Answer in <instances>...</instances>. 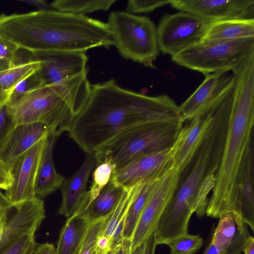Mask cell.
Returning a JSON list of instances; mask_svg holds the SVG:
<instances>
[{"mask_svg":"<svg viewBox=\"0 0 254 254\" xmlns=\"http://www.w3.org/2000/svg\"><path fill=\"white\" fill-rule=\"evenodd\" d=\"M70 90L64 83L42 86L7 105L15 126L41 123L51 134L67 131L74 115L69 106Z\"/></svg>","mask_w":254,"mask_h":254,"instance_id":"6","label":"cell"},{"mask_svg":"<svg viewBox=\"0 0 254 254\" xmlns=\"http://www.w3.org/2000/svg\"><path fill=\"white\" fill-rule=\"evenodd\" d=\"M244 254H254V238L250 235L248 238L243 249Z\"/></svg>","mask_w":254,"mask_h":254,"instance_id":"43","label":"cell"},{"mask_svg":"<svg viewBox=\"0 0 254 254\" xmlns=\"http://www.w3.org/2000/svg\"><path fill=\"white\" fill-rule=\"evenodd\" d=\"M169 4L210 22L254 18V0H170Z\"/></svg>","mask_w":254,"mask_h":254,"instance_id":"14","label":"cell"},{"mask_svg":"<svg viewBox=\"0 0 254 254\" xmlns=\"http://www.w3.org/2000/svg\"><path fill=\"white\" fill-rule=\"evenodd\" d=\"M14 44L0 36V71L9 68L18 63V51Z\"/></svg>","mask_w":254,"mask_h":254,"instance_id":"32","label":"cell"},{"mask_svg":"<svg viewBox=\"0 0 254 254\" xmlns=\"http://www.w3.org/2000/svg\"><path fill=\"white\" fill-rule=\"evenodd\" d=\"M183 125L179 119L143 123L124 130L94 153L97 165L108 162L114 172L143 156L170 148Z\"/></svg>","mask_w":254,"mask_h":254,"instance_id":"5","label":"cell"},{"mask_svg":"<svg viewBox=\"0 0 254 254\" xmlns=\"http://www.w3.org/2000/svg\"><path fill=\"white\" fill-rule=\"evenodd\" d=\"M42 64V60L34 59L20 62L9 68L0 71V107L6 105L16 85L38 71Z\"/></svg>","mask_w":254,"mask_h":254,"instance_id":"26","label":"cell"},{"mask_svg":"<svg viewBox=\"0 0 254 254\" xmlns=\"http://www.w3.org/2000/svg\"><path fill=\"white\" fill-rule=\"evenodd\" d=\"M203 254H224L219 249L215 247L210 243L205 249Z\"/></svg>","mask_w":254,"mask_h":254,"instance_id":"44","label":"cell"},{"mask_svg":"<svg viewBox=\"0 0 254 254\" xmlns=\"http://www.w3.org/2000/svg\"><path fill=\"white\" fill-rule=\"evenodd\" d=\"M90 222L81 213L67 218L60 233L56 254H77Z\"/></svg>","mask_w":254,"mask_h":254,"instance_id":"24","label":"cell"},{"mask_svg":"<svg viewBox=\"0 0 254 254\" xmlns=\"http://www.w3.org/2000/svg\"><path fill=\"white\" fill-rule=\"evenodd\" d=\"M170 0H130L126 12L129 13L150 12L155 9L169 4Z\"/></svg>","mask_w":254,"mask_h":254,"instance_id":"34","label":"cell"},{"mask_svg":"<svg viewBox=\"0 0 254 254\" xmlns=\"http://www.w3.org/2000/svg\"><path fill=\"white\" fill-rule=\"evenodd\" d=\"M116 47L127 60L155 68L159 54L156 27L148 17L126 11H113L108 22Z\"/></svg>","mask_w":254,"mask_h":254,"instance_id":"7","label":"cell"},{"mask_svg":"<svg viewBox=\"0 0 254 254\" xmlns=\"http://www.w3.org/2000/svg\"><path fill=\"white\" fill-rule=\"evenodd\" d=\"M8 204L4 198L0 197V221L5 213Z\"/></svg>","mask_w":254,"mask_h":254,"instance_id":"45","label":"cell"},{"mask_svg":"<svg viewBox=\"0 0 254 254\" xmlns=\"http://www.w3.org/2000/svg\"><path fill=\"white\" fill-rule=\"evenodd\" d=\"M51 134L41 123L16 126L0 151V159L10 168L15 161L42 138Z\"/></svg>","mask_w":254,"mask_h":254,"instance_id":"20","label":"cell"},{"mask_svg":"<svg viewBox=\"0 0 254 254\" xmlns=\"http://www.w3.org/2000/svg\"><path fill=\"white\" fill-rule=\"evenodd\" d=\"M235 76L231 70L210 73L194 92L179 106L183 123L210 110L221 103L232 90Z\"/></svg>","mask_w":254,"mask_h":254,"instance_id":"12","label":"cell"},{"mask_svg":"<svg viewBox=\"0 0 254 254\" xmlns=\"http://www.w3.org/2000/svg\"><path fill=\"white\" fill-rule=\"evenodd\" d=\"M15 127L7 105L0 107V151Z\"/></svg>","mask_w":254,"mask_h":254,"instance_id":"36","label":"cell"},{"mask_svg":"<svg viewBox=\"0 0 254 254\" xmlns=\"http://www.w3.org/2000/svg\"><path fill=\"white\" fill-rule=\"evenodd\" d=\"M210 243L224 254H240L250 236L247 225L233 213L221 215Z\"/></svg>","mask_w":254,"mask_h":254,"instance_id":"21","label":"cell"},{"mask_svg":"<svg viewBox=\"0 0 254 254\" xmlns=\"http://www.w3.org/2000/svg\"><path fill=\"white\" fill-rule=\"evenodd\" d=\"M36 246L35 234H28L15 242L0 254H33Z\"/></svg>","mask_w":254,"mask_h":254,"instance_id":"35","label":"cell"},{"mask_svg":"<svg viewBox=\"0 0 254 254\" xmlns=\"http://www.w3.org/2000/svg\"><path fill=\"white\" fill-rule=\"evenodd\" d=\"M218 106L210 110L198 114L183 123L178 135L171 147L174 167L180 172L190 161L197 149Z\"/></svg>","mask_w":254,"mask_h":254,"instance_id":"17","label":"cell"},{"mask_svg":"<svg viewBox=\"0 0 254 254\" xmlns=\"http://www.w3.org/2000/svg\"><path fill=\"white\" fill-rule=\"evenodd\" d=\"M231 103L229 96L216 108L199 146L180 172L173 197L155 231L160 244L167 245L188 234L192 213L199 218L205 213L207 197L214 188L222 156Z\"/></svg>","mask_w":254,"mask_h":254,"instance_id":"2","label":"cell"},{"mask_svg":"<svg viewBox=\"0 0 254 254\" xmlns=\"http://www.w3.org/2000/svg\"><path fill=\"white\" fill-rule=\"evenodd\" d=\"M33 254H56V248L49 243L40 244L36 247Z\"/></svg>","mask_w":254,"mask_h":254,"instance_id":"41","label":"cell"},{"mask_svg":"<svg viewBox=\"0 0 254 254\" xmlns=\"http://www.w3.org/2000/svg\"><path fill=\"white\" fill-rule=\"evenodd\" d=\"M42 86V80L37 71L16 85L11 93L6 105L12 104L25 93Z\"/></svg>","mask_w":254,"mask_h":254,"instance_id":"33","label":"cell"},{"mask_svg":"<svg viewBox=\"0 0 254 254\" xmlns=\"http://www.w3.org/2000/svg\"><path fill=\"white\" fill-rule=\"evenodd\" d=\"M96 166L95 153H86L79 169L71 177L65 179L60 188L62 199L58 209L59 214L67 218L84 210L87 182Z\"/></svg>","mask_w":254,"mask_h":254,"instance_id":"19","label":"cell"},{"mask_svg":"<svg viewBox=\"0 0 254 254\" xmlns=\"http://www.w3.org/2000/svg\"><path fill=\"white\" fill-rule=\"evenodd\" d=\"M131 240L123 239L112 250L110 254H130Z\"/></svg>","mask_w":254,"mask_h":254,"instance_id":"40","label":"cell"},{"mask_svg":"<svg viewBox=\"0 0 254 254\" xmlns=\"http://www.w3.org/2000/svg\"><path fill=\"white\" fill-rule=\"evenodd\" d=\"M111 243L109 238L100 235L96 241L94 254H110Z\"/></svg>","mask_w":254,"mask_h":254,"instance_id":"39","label":"cell"},{"mask_svg":"<svg viewBox=\"0 0 254 254\" xmlns=\"http://www.w3.org/2000/svg\"><path fill=\"white\" fill-rule=\"evenodd\" d=\"M109 215L91 221L77 254H94L96 241Z\"/></svg>","mask_w":254,"mask_h":254,"instance_id":"31","label":"cell"},{"mask_svg":"<svg viewBox=\"0 0 254 254\" xmlns=\"http://www.w3.org/2000/svg\"><path fill=\"white\" fill-rule=\"evenodd\" d=\"M210 23L181 11L163 15L156 28L159 51L171 57L175 55L201 41Z\"/></svg>","mask_w":254,"mask_h":254,"instance_id":"9","label":"cell"},{"mask_svg":"<svg viewBox=\"0 0 254 254\" xmlns=\"http://www.w3.org/2000/svg\"><path fill=\"white\" fill-rule=\"evenodd\" d=\"M0 36L30 52L34 59L50 52H85L114 45L107 23L54 9L2 13Z\"/></svg>","mask_w":254,"mask_h":254,"instance_id":"3","label":"cell"},{"mask_svg":"<svg viewBox=\"0 0 254 254\" xmlns=\"http://www.w3.org/2000/svg\"><path fill=\"white\" fill-rule=\"evenodd\" d=\"M37 59L43 61L42 65L38 70L43 86L59 84L87 73L88 57L85 52H50Z\"/></svg>","mask_w":254,"mask_h":254,"instance_id":"16","label":"cell"},{"mask_svg":"<svg viewBox=\"0 0 254 254\" xmlns=\"http://www.w3.org/2000/svg\"><path fill=\"white\" fill-rule=\"evenodd\" d=\"M203 239L198 235L187 234L169 243V254H195L203 245Z\"/></svg>","mask_w":254,"mask_h":254,"instance_id":"30","label":"cell"},{"mask_svg":"<svg viewBox=\"0 0 254 254\" xmlns=\"http://www.w3.org/2000/svg\"><path fill=\"white\" fill-rule=\"evenodd\" d=\"M179 119V106L168 95L138 93L111 79L91 85L88 100L66 131L84 152L92 153L133 126Z\"/></svg>","mask_w":254,"mask_h":254,"instance_id":"1","label":"cell"},{"mask_svg":"<svg viewBox=\"0 0 254 254\" xmlns=\"http://www.w3.org/2000/svg\"><path fill=\"white\" fill-rule=\"evenodd\" d=\"M12 178L7 166L0 159V190H6L10 186Z\"/></svg>","mask_w":254,"mask_h":254,"instance_id":"38","label":"cell"},{"mask_svg":"<svg viewBox=\"0 0 254 254\" xmlns=\"http://www.w3.org/2000/svg\"><path fill=\"white\" fill-rule=\"evenodd\" d=\"M19 1L32 5L37 7L39 10L54 9L45 0H19Z\"/></svg>","mask_w":254,"mask_h":254,"instance_id":"42","label":"cell"},{"mask_svg":"<svg viewBox=\"0 0 254 254\" xmlns=\"http://www.w3.org/2000/svg\"><path fill=\"white\" fill-rule=\"evenodd\" d=\"M232 71L235 82L223 151L205 211L214 218L235 212L236 177L254 133V57L248 56Z\"/></svg>","mask_w":254,"mask_h":254,"instance_id":"4","label":"cell"},{"mask_svg":"<svg viewBox=\"0 0 254 254\" xmlns=\"http://www.w3.org/2000/svg\"><path fill=\"white\" fill-rule=\"evenodd\" d=\"M254 38V18L210 22L201 40L228 41Z\"/></svg>","mask_w":254,"mask_h":254,"instance_id":"23","label":"cell"},{"mask_svg":"<svg viewBox=\"0 0 254 254\" xmlns=\"http://www.w3.org/2000/svg\"><path fill=\"white\" fill-rule=\"evenodd\" d=\"M116 1V0H56L50 4L58 11L85 15L99 10L107 11Z\"/></svg>","mask_w":254,"mask_h":254,"instance_id":"27","label":"cell"},{"mask_svg":"<svg viewBox=\"0 0 254 254\" xmlns=\"http://www.w3.org/2000/svg\"><path fill=\"white\" fill-rule=\"evenodd\" d=\"M254 51V38L201 40L171 57L177 64L206 76L219 71L233 70Z\"/></svg>","mask_w":254,"mask_h":254,"instance_id":"8","label":"cell"},{"mask_svg":"<svg viewBox=\"0 0 254 254\" xmlns=\"http://www.w3.org/2000/svg\"><path fill=\"white\" fill-rule=\"evenodd\" d=\"M157 181L144 183L137 196L130 204L126 214L123 232V239H131L146 202Z\"/></svg>","mask_w":254,"mask_h":254,"instance_id":"28","label":"cell"},{"mask_svg":"<svg viewBox=\"0 0 254 254\" xmlns=\"http://www.w3.org/2000/svg\"><path fill=\"white\" fill-rule=\"evenodd\" d=\"M47 136L20 155L9 169L12 183L3 194L8 203H16L36 197L35 181Z\"/></svg>","mask_w":254,"mask_h":254,"instance_id":"13","label":"cell"},{"mask_svg":"<svg viewBox=\"0 0 254 254\" xmlns=\"http://www.w3.org/2000/svg\"><path fill=\"white\" fill-rule=\"evenodd\" d=\"M157 245L154 233L143 243L136 247L130 254H154Z\"/></svg>","mask_w":254,"mask_h":254,"instance_id":"37","label":"cell"},{"mask_svg":"<svg viewBox=\"0 0 254 254\" xmlns=\"http://www.w3.org/2000/svg\"><path fill=\"white\" fill-rule=\"evenodd\" d=\"M46 217L42 199L8 204L0 221V253L22 237L35 234Z\"/></svg>","mask_w":254,"mask_h":254,"instance_id":"11","label":"cell"},{"mask_svg":"<svg viewBox=\"0 0 254 254\" xmlns=\"http://www.w3.org/2000/svg\"><path fill=\"white\" fill-rule=\"evenodd\" d=\"M0 197H2V198H4V199H5L3 194V193H2L0 192ZM5 201H6V200H5Z\"/></svg>","mask_w":254,"mask_h":254,"instance_id":"46","label":"cell"},{"mask_svg":"<svg viewBox=\"0 0 254 254\" xmlns=\"http://www.w3.org/2000/svg\"><path fill=\"white\" fill-rule=\"evenodd\" d=\"M179 175L180 172L174 167L155 183L132 234L130 253L155 232L162 214L173 197Z\"/></svg>","mask_w":254,"mask_h":254,"instance_id":"10","label":"cell"},{"mask_svg":"<svg viewBox=\"0 0 254 254\" xmlns=\"http://www.w3.org/2000/svg\"><path fill=\"white\" fill-rule=\"evenodd\" d=\"M254 139L252 135L239 168L235 183L234 214L254 231Z\"/></svg>","mask_w":254,"mask_h":254,"instance_id":"18","label":"cell"},{"mask_svg":"<svg viewBox=\"0 0 254 254\" xmlns=\"http://www.w3.org/2000/svg\"><path fill=\"white\" fill-rule=\"evenodd\" d=\"M60 135L53 133L47 136L35 185V196L41 199L60 188L65 180L64 176L57 172L53 157L54 144Z\"/></svg>","mask_w":254,"mask_h":254,"instance_id":"22","label":"cell"},{"mask_svg":"<svg viewBox=\"0 0 254 254\" xmlns=\"http://www.w3.org/2000/svg\"><path fill=\"white\" fill-rule=\"evenodd\" d=\"M125 190L110 179L99 194L81 213L90 221L108 216L117 207Z\"/></svg>","mask_w":254,"mask_h":254,"instance_id":"25","label":"cell"},{"mask_svg":"<svg viewBox=\"0 0 254 254\" xmlns=\"http://www.w3.org/2000/svg\"><path fill=\"white\" fill-rule=\"evenodd\" d=\"M113 172L112 166L106 162H102L95 167L93 170V180L90 189L86 192L88 205L99 194L103 188L108 183Z\"/></svg>","mask_w":254,"mask_h":254,"instance_id":"29","label":"cell"},{"mask_svg":"<svg viewBox=\"0 0 254 254\" xmlns=\"http://www.w3.org/2000/svg\"><path fill=\"white\" fill-rule=\"evenodd\" d=\"M171 147L138 158L113 172L111 179L124 188L159 180L174 167Z\"/></svg>","mask_w":254,"mask_h":254,"instance_id":"15","label":"cell"}]
</instances>
